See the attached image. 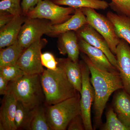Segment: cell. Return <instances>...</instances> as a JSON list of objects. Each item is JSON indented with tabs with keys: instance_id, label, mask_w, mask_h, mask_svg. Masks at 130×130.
<instances>
[{
	"instance_id": "6da1fadb",
	"label": "cell",
	"mask_w": 130,
	"mask_h": 130,
	"mask_svg": "<svg viewBox=\"0 0 130 130\" xmlns=\"http://www.w3.org/2000/svg\"><path fill=\"white\" fill-rule=\"evenodd\" d=\"M80 55L90 70V81L94 90L93 128L95 130L102 125L103 113L109 97L116 91L123 89V84L119 74L102 71L93 64L85 54L81 53Z\"/></svg>"
},
{
	"instance_id": "7a4b0ae2",
	"label": "cell",
	"mask_w": 130,
	"mask_h": 130,
	"mask_svg": "<svg viewBox=\"0 0 130 130\" xmlns=\"http://www.w3.org/2000/svg\"><path fill=\"white\" fill-rule=\"evenodd\" d=\"M40 76L45 102L48 106L73 97L79 93L70 83L59 65L55 70L44 69Z\"/></svg>"
},
{
	"instance_id": "3957f363",
	"label": "cell",
	"mask_w": 130,
	"mask_h": 130,
	"mask_svg": "<svg viewBox=\"0 0 130 130\" xmlns=\"http://www.w3.org/2000/svg\"><path fill=\"white\" fill-rule=\"evenodd\" d=\"M8 90L29 109H33L45 102L40 74H25L16 81L9 82Z\"/></svg>"
},
{
	"instance_id": "277c9868",
	"label": "cell",
	"mask_w": 130,
	"mask_h": 130,
	"mask_svg": "<svg viewBox=\"0 0 130 130\" xmlns=\"http://www.w3.org/2000/svg\"><path fill=\"white\" fill-rule=\"evenodd\" d=\"M80 93L46 109L48 121L52 130H65L71 121L81 114Z\"/></svg>"
},
{
	"instance_id": "5b68a950",
	"label": "cell",
	"mask_w": 130,
	"mask_h": 130,
	"mask_svg": "<svg viewBox=\"0 0 130 130\" xmlns=\"http://www.w3.org/2000/svg\"><path fill=\"white\" fill-rule=\"evenodd\" d=\"M72 7L60 6L50 0H40L35 7L25 15L29 19H44L54 25L64 23L71 17L76 11Z\"/></svg>"
},
{
	"instance_id": "8992f818",
	"label": "cell",
	"mask_w": 130,
	"mask_h": 130,
	"mask_svg": "<svg viewBox=\"0 0 130 130\" xmlns=\"http://www.w3.org/2000/svg\"><path fill=\"white\" fill-rule=\"evenodd\" d=\"M82 10L88 24L104 37L111 51L115 55L120 39L116 35L112 22L107 16L98 13L95 9L85 8H82Z\"/></svg>"
},
{
	"instance_id": "52a82bcc",
	"label": "cell",
	"mask_w": 130,
	"mask_h": 130,
	"mask_svg": "<svg viewBox=\"0 0 130 130\" xmlns=\"http://www.w3.org/2000/svg\"><path fill=\"white\" fill-rule=\"evenodd\" d=\"M82 74V88L80 92L81 116L85 130L94 129L91 119V106L95 98L94 90L90 81V72L83 60L79 61Z\"/></svg>"
},
{
	"instance_id": "ba28073f",
	"label": "cell",
	"mask_w": 130,
	"mask_h": 130,
	"mask_svg": "<svg viewBox=\"0 0 130 130\" xmlns=\"http://www.w3.org/2000/svg\"><path fill=\"white\" fill-rule=\"evenodd\" d=\"M47 43L40 38L25 48L16 64L25 74H41L44 69L41 61L42 49Z\"/></svg>"
},
{
	"instance_id": "9c48e42d",
	"label": "cell",
	"mask_w": 130,
	"mask_h": 130,
	"mask_svg": "<svg viewBox=\"0 0 130 130\" xmlns=\"http://www.w3.org/2000/svg\"><path fill=\"white\" fill-rule=\"evenodd\" d=\"M53 25L47 20L27 18L21 26L18 41L24 48H26L41 38L43 35H47L51 31Z\"/></svg>"
},
{
	"instance_id": "30bf717a",
	"label": "cell",
	"mask_w": 130,
	"mask_h": 130,
	"mask_svg": "<svg viewBox=\"0 0 130 130\" xmlns=\"http://www.w3.org/2000/svg\"><path fill=\"white\" fill-rule=\"evenodd\" d=\"M77 35L93 46L104 52L112 64L118 70L115 55L109 48L104 37L88 24H86L76 31Z\"/></svg>"
},
{
	"instance_id": "8fae6325",
	"label": "cell",
	"mask_w": 130,
	"mask_h": 130,
	"mask_svg": "<svg viewBox=\"0 0 130 130\" xmlns=\"http://www.w3.org/2000/svg\"><path fill=\"white\" fill-rule=\"evenodd\" d=\"M78 37L80 52L86 55L96 67L103 71L119 74L118 70L112 64L103 51L91 46L81 38Z\"/></svg>"
},
{
	"instance_id": "7c38bea8",
	"label": "cell",
	"mask_w": 130,
	"mask_h": 130,
	"mask_svg": "<svg viewBox=\"0 0 130 130\" xmlns=\"http://www.w3.org/2000/svg\"><path fill=\"white\" fill-rule=\"evenodd\" d=\"M115 56L123 89L130 95V45L120 39L116 47Z\"/></svg>"
},
{
	"instance_id": "4fadbf2b",
	"label": "cell",
	"mask_w": 130,
	"mask_h": 130,
	"mask_svg": "<svg viewBox=\"0 0 130 130\" xmlns=\"http://www.w3.org/2000/svg\"><path fill=\"white\" fill-rule=\"evenodd\" d=\"M4 96L0 111V130H17L14 119L18 101L10 91Z\"/></svg>"
},
{
	"instance_id": "5bb4252c",
	"label": "cell",
	"mask_w": 130,
	"mask_h": 130,
	"mask_svg": "<svg viewBox=\"0 0 130 130\" xmlns=\"http://www.w3.org/2000/svg\"><path fill=\"white\" fill-rule=\"evenodd\" d=\"M58 47L60 54L67 55L68 58L74 62H78L80 51L78 37L74 31H68L58 36Z\"/></svg>"
},
{
	"instance_id": "9a60e30c",
	"label": "cell",
	"mask_w": 130,
	"mask_h": 130,
	"mask_svg": "<svg viewBox=\"0 0 130 130\" xmlns=\"http://www.w3.org/2000/svg\"><path fill=\"white\" fill-rule=\"evenodd\" d=\"M26 19L23 14L14 16L9 23L1 28L0 48L8 46L17 41L21 26Z\"/></svg>"
},
{
	"instance_id": "2e32d148",
	"label": "cell",
	"mask_w": 130,
	"mask_h": 130,
	"mask_svg": "<svg viewBox=\"0 0 130 130\" xmlns=\"http://www.w3.org/2000/svg\"><path fill=\"white\" fill-rule=\"evenodd\" d=\"M111 106L121 122L130 129V95L123 89L115 92Z\"/></svg>"
},
{
	"instance_id": "e0dca14e",
	"label": "cell",
	"mask_w": 130,
	"mask_h": 130,
	"mask_svg": "<svg viewBox=\"0 0 130 130\" xmlns=\"http://www.w3.org/2000/svg\"><path fill=\"white\" fill-rule=\"evenodd\" d=\"M88 23L86 17L82 8H77L74 14L70 18L64 23L53 25L48 36L58 37L60 34L71 31H76Z\"/></svg>"
},
{
	"instance_id": "ac0fdd59",
	"label": "cell",
	"mask_w": 130,
	"mask_h": 130,
	"mask_svg": "<svg viewBox=\"0 0 130 130\" xmlns=\"http://www.w3.org/2000/svg\"><path fill=\"white\" fill-rule=\"evenodd\" d=\"M57 60L58 65L64 70L70 83L80 93L82 88V74L79 61L74 62L68 58Z\"/></svg>"
},
{
	"instance_id": "d6986e66",
	"label": "cell",
	"mask_w": 130,
	"mask_h": 130,
	"mask_svg": "<svg viewBox=\"0 0 130 130\" xmlns=\"http://www.w3.org/2000/svg\"><path fill=\"white\" fill-rule=\"evenodd\" d=\"M107 17L112 22L116 35L130 45V18L125 15L108 12Z\"/></svg>"
},
{
	"instance_id": "ffe728a7",
	"label": "cell",
	"mask_w": 130,
	"mask_h": 130,
	"mask_svg": "<svg viewBox=\"0 0 130 130\" xmlns=\"http://www.w3.org/2000/svg\"><path fill=\"white\" fill-rule=\"evenodd\" d=\"M24 49L18 40L13 44L1 49L0 69L16 64Z\"/></svg>"
},
{
	"instance_id": "44dd1931",
	"label": "cell",
	"mask_w": 130,
	"mask_h": 130,
	"mask_svg": "<svg viewBox=\"0 0 130 130\" xmlns=\"http://www.w3.org/2000/svg\"><path fill=\"white\" fill-rule=\"evenodd\" d=\"M53 2L57 5L68 6L76 9L86 8L105 10L109 6L107 2L101 0H57Z\"/></svg>"
},
{
	"instance_id": "7402d4cb",
	"label": "cell",
	"mask_w": 130,
	"mask_h": 130,
	"mask_svg": "<svg viewBox=\"0 0 130 130\" xmlns=\"http://www.w3.org/2000/svg\"><path fill=\"white\" fill-rule=\"evenodd\" d=\"M33 109L26 107L18 101L14 122L17 130H30Z\"/></svg>"
},
{
	"instance_id": "603a6c76",
	"label": "cell",
	"mask_w": 130,
	"mask_h": 130,
	"mask_svg": "<svg viewBox=\"0 0 130 130\" xmlns=\"http://www.w3.org/2000/svg\"><path fill=\"white\" fill-rule=\"evenodd\" d=\"M30 130H52L47 119L46 109L42 105L33 109Z\"/></svg>"
},
{
	"instance_id": "cb8c5ba5",
	"label": "cell",
	"mask_w": 130,
	"mask_h": 130,
	"mask_svg": "<svg viewBox=\"0 0 130 130\" xmlns=\"http://www.w3.org/2000/svg\"><path fill=\"white\" fill-rule=\"evenodd\" d=\"M106 122L100 128L102 130H130L117 117L111 106L107 108L106 113Z\"/></svg>"
},
{
	"instance_id": "d4e9b609",
	"label": "cell",
	"mask_w": 130,
	"mask_h": 130,
	"mask_svg": "<svg viewBox=\"0 0 130 130\" xmlns=\"http://www.w3.org/2000/svg\"><path fill=\"white\" fill-rule=\"evenodd\" d=\"M21 0H2L0 2V12L9 13L14 16L23 15Z\"/></svg>"
},
{
	"instance_id": "484cf974",
	"label": "cell",
	"mask_w": 130,
	"mask_h": 130,
	"mask_svg": "<svg viewBox=\"0 0 130 130\" xmlns=\"http://www.w3.org/2000/svg\"><path fill=\"white\" fill-rule=\"evenodd\" d=\"M0 74L9 82L16 81L25 74L17 64L0 69Z\"/></svg>"
},
{
	"instance_id": "4316f807",
	"label": "cell",
	"mask_w": 130,
	"mask_h": 130,
	"mask_svg": "<svg viewBox=\"0 0 130 130\" xmlns=\"http://www.w3.org/2000/svg\"><path fill=\"white\" fill-rule=\"evenodd\" d=\"M109 6L118 14L130 18V0H111Z\"/></svg>"
},
{
	"instance_id": "83f0119b",
	"label": "cell",
	"mask_w": 130,
	"mask_h": 130,
	"mask_svg": "<svg viewBox=\"0 0 130 130\" xmlns=\"http://www.w3.org/2000/svg\"><path fill=\"white\" fill-rule=\"evenodd\" d=\"M41 61L43 66L47 69L51 70H55L58 68V62L53 55L49 52L42 53Z\"/></svg>"
},
{
	"instance_id": "f1b7e54d",
	"label": "cell",
	"mask_w": 130,
	"mask_h": 130,
	"mask_svg": "<svg viewBox=\"0 0 130 130\" xmlns=\"http://www.w3.org/2000/svg\"><path fill=\"white\" fill-rule=\"evenodd\" d=\"M68 130H85L84 124L81 115H79L71 121L68 126Z\"/></svg>"
},
{
	"instance_id": "f546056e",
	"label": "cell",
	"mask_w": 130,
	"mask_h": 130,
	"mask_svg": "<svg viewBox=\"0 0 130 130\" xmlns=\"http://www.w3.org/2000/svg\"><path fill=\"white\" fill-rule=\"evenodd\" d=\"M40 0H22L21 6L23 15H25L30 9L35 7Z\"/></svg>"
},
{
	"instance_id": "4dcf8cb0",
	"label": "cell",
	"mask_w": 130,
	"mask_h": 130,
	"mask_svg": "<svg viewBox=\"0 0 130 130\" xmlns=\"http://www.w3.org/2000/svg\"><path fill=\"white\" fill-rule=\"evenodd\" d=\"M12 14L6 12H0V28H2L9 23L14 17Z\"/></svg>"
},
{
	"instance_id": "1f68e13d",
	"label": "cell",
	"mask_w": 130,
	"mask_h": 130,
	"mask_svg": "<svg viewBox=\"0 0 130 130\" xmlns=\"http://www.w3.org/2000/svg\"><path fill=\"white\" fill-rule=\"evenodd\" d=\"M9 81L0 74V94L5 95L8 89Z\"/></svg>"
},
{
	"instance_id": "d6a6232c",
	"label": "cell",
	"mask_w": 130,
	"mask_h": 130,
	"mask_svg": "<svg viewBox=\"0 0 130 130\" xmlns=\"http://www.w3.org/2000/svg\"><path fill=\"white\" fill-rule=\"evenodd\" d=\"M57 1V0H54V1Z\"/></svg>"
}]
</instances>
